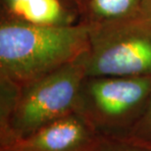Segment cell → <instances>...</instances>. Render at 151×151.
Instances as JSON below:
<instances>
[{
  "instance_id": "1",
  "label": "cell",
  "mask_w": 151,
  "mask_h": 151,
  "mask_svg": "<svg viewBox=\"0 0 151 151\" xmlns=\"http://www.w3.org/2000/svg\"><path fill=\"white\" fill-rule=\"evenodd\" d=\"M90 26H37L10 16L0 24V77L22 86L86 53Z\"/></svg>"
},
{
  "instance_id": "2",
  "label": "cell",
  "mask_w": 151,
  "mask_h": 151,
  "mask_svg": "<svg viewBox=\"0 0 151 151\" xmlns=\"http://www.w3.org/2000/svg\"><path fill=\"white\" fill-rule=\"evenodd\" d=\"M89 26L88 47L78 58L86 77L151 76V11Z\"/></svg>"
},
{
  "instance_id": "3",
  "label": "cell",
  "mask_w": 151,
  "mask_h": 151,
  "mask_svg": "<svg viewBox=\"0 0 151 151\" xmlns=\"http://www.w3.org/2000/svg\"><path fill=\"white\" fill-rule=\"evenodd\" d=\"M151 98L149 77H86L76 112L102 135H126Z\"/></svg>"
},
{
  "instance_id": "4",
  "label": "cell",
  "mask_w": 151,
  "mask_h": 151,
  "mask_svg": "<svg viewBox=\"0 0 151 151\" xmlns=\"http://www.w3.org/2000/svg\"><path fill=\"white\" fill-rule=\"evenodd\" d=\"M86 77L78 59L21 86L10 122L8 144L76 112L78 93Z\"/></svg>"
},
{
  "instance_id": "5",
  "label": "cell",
  "mask_w": 151,
  "mask_h": 151,
  "mask_svg": "<svg viewBox=\"0 0 151 151\" xmlns=\"http://www.w3.org/2000/svg\"><path fill=\"white\" fill-rule=\"evenodd\" d=\"M99 135L86 118L73 112L0 147V151H90Z\"/></svg>"
},
{
  "instance_id": "6",
  "label": "cell",
  "mask_w": 151,
  "mask_h": 151,
  "mask_svg": "<svg viewBox=\"0 0 151 151\" xmlns=\"http://www.w3.org/2000/svg\"><path fill=\"white\" fill-rule=\"evenodd\" d=\"M81 22L96 25L129 18L146 10V0H69Z\"/></svg>"
},
{
  "instance_id": "7",
  "label": "cell",
  "mask_w": 151,
  "mask_h": 151,
  "mask_svg": "<svg viewBox=\"0 0 151 151\" xmlns=\"http://www.w3.org/2000/svg\"><path fill=\"white\" fill-rule=\"evenodd\" d=\"M9 15L37 26L72 24L71 15L61 0H26Z\"/></svg>"
},
{
  "instance_id": "8",
  "label": "cell",
  "mask_w": 151,
  "mask_h": 151,
  "mask_svg": "<svg viewBox=\"0 0 151 151\" xmlns=\"http://www.w3.org/2000/svg\"><path fill=\"white\" fill-rule=\"evenodd\" d=\"M21 86L0 77V147L10 141V122L16 108Z\"/></svg>"
},
{
  "instance_id": "9",
  "label": "cell",
  "mask_w": 151,
  "mask_h": 151,
  "mask_svg": "<svg viewBox=\"0 0 151 151\" xmlns=\"http://www.w3.org/2000/svg\"><path fill=\"white\" fill-rule=\"evenodd\" d=\"M90 151H151V146L126 135H99Z\"/></svg>"
},
{
  "instance_id": "10",
  "label": "cell",
  "mask_w": 151,
  "mask_h": 151,
  "mask_svg": "<svg viewBox=\"0 0 151 151\" xmlns=\"http://www.w3.org/2000/svg\"><path fill=\"white\" fill-rule=\"evenodd\" d=\"M126 137L151 146V98L145 109Z\"/></svg>"
},
{
  "instance_id": "11",
  "label": "cell",
  "mask_w": 151,
  "mask_h": 151,
  "mask_svg": "<svg viewBox=\"0 0 151 151\" xmlns=\"http://www.w3.org/2000/svg\"><path fill=\"white\" fill-rule=\"evenodd\" d=\"M24 1H26V0H4L8 13H11V12L14 10L15 7H17L20 3H22Z\"/></svg>"
},
{
  "instance_id": "12",
  "label": "cell",
  "mask_w": 151,
  "mask_h": 151,
  "mask_svg": "<svg viewBox=\"0 0 151 151\" xmlns=\"http://www.w3.org/2000/svg\"><path fill=\"white\" fill-rule=\"evenodd\" d=\"M146 8L151 11V0H146Z\"/></svg>"
}]
</instances>
